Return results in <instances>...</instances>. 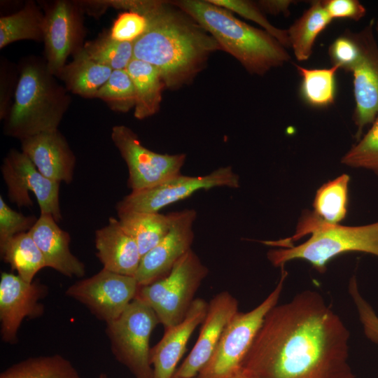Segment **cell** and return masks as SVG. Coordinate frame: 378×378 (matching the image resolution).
Returning <instances> with one entry per match:
<instances>
[{
    "mask_svg": "<svg viewBox=\"0 0 378 378\" xmlns=\"http://www.w3.org/2000/svg\"><path fill=\"white\" fill-rule=\"evenodd\" d=\"M50 214H41L28 232L41 251L46 267L69 276L82 277L84 264L70 251L71 237Z\"/></svg>",
    "mask_w": 378,
    "mask_h": 378,
    "instance_id": "cell-19",
    "label": "cell"
},
{
    "mask_svg": "<svg viewBox=\"0 0 378 378\" xmlns=\"http://www.w3.org/2000/svg\"><path fill=\"white\" fill-rule=\"evenodd\" d=\"M34 216H27L11 209L0 196V247L14 236L29 232L36 223Z\"/></svg>",
    "mask_w": 378,
    "mask_h": 378,
    "instance_id": "cell-36",
    "label": "cell"
},
{
    "mask_svg": "<svg viewBox=\"0 0 378 378\" xmlns=\"http://www.w3.org/2000/svg\"><path fill=\"white\" fill-rule=\"evenodd\" d=\"M208 273V268L190 249L167 276L151 284L139 286L135 298L148 305L164 329L168 328L184 319Z\"/></svg>",
    "mask_w": 378,
    "mask_h": 378,
    "instance_id": "cell-6",
    "label": "cell"
},
{
    "mask_svg": "<svg viewBox=\"0 0 378 378\" xmlns=\"http://www.w3.org/2000/svg\"><path fill=\"white\" fill-rule=\"evenodd\" d=\"M44 13L29 1L18 12L0 18V49L20 40L43 39Z\"/></svg>",
    "mask_w": 378,
    "mask_h": 378,
    "instance_id": "cell-26",
    "label": "cell"
},
{
    "mask_svg": "<svg viewBox=\"0 0 378 378\" xmlns=\"http://www.w3.org/2000/svg\"><path fill=\"white\" fill-rule=\"evenodd\" d=\"M95 247L104 269L135 276L142 256L136 243L118 219L110 218L106 225L95 232Z\"/></svg>",
    "mask_w": 378,
    "mask_h": 378,
    "instance_id": "cell-20",
    "label": "cell"
},
{
    "mask_svg": "<svg viewBox=\"0 0 378 378\" xmlns=\"http://www.w3.org/2000/svg\"><path fill=\"white\" fill-rule=\"evenodd\" d=\"M216 187L237 188L239 177L230 166L219 167L204 176L180 174L153 187L132 191L117 204L116 209L117 211L158 212L197 190Z\"/></svg>",
    "mask_w": 378,
    "mask_h": 378,
    "instance_id": "cell-9",
    "label": "cell"
},
{
    "mask_svg": "<svg viewBox=\"0 0 378 378\" xmlns=\"http://www.w3.org/2000/svg\"><path fill=\"white\" fill-rule=\"evenodd\" d=\"M1 168L11 202L19 207L33 206L31 192L37 200L41 214H50L57 223L61 220L59 183L43 176L26 154L15 149L5 157Z\"/></svg>",
    "mask_w": 378,
    "mask_h": 378,
    "instance_id": "cell-11",
    "label": "cell"
},
{
    "mask_svg": "<svg viewBox=\"0 0 378 378\" xmlns=\"http://www.w3.org/2000/svg\"><path fill=\"white\" fill-rule=\"evenodd\" d=\"M112 71L108 66L91 58L83 47L64 66L58 78L68 91L85 98H95Z\"/></svg>",
    "mask_w": 378,
    "mask_h": 378,
    "instance_id": "cell-22",
    "label": "cell"
},
{
    "mask_svg": "<svg viewBox=\"0 0 378 378\" xmlns=\"http://www.w3.org/2000/svg\"><path fill=\"white\" fill-rule=\"evenodd\" d=\"M169 215L171 225L168 232L141 257L134 276L140 286L151 284L167 276L176 262L191 249L196 211L184 209Z\"/></svg>",
    "mask_w": 378,
    "mask_h": 378,
    "instance_id": "cell-14",
    "label": "cell"
},
{
    "mask_svg": "<svg viewBox=\"0 0 378 378\" xmlns=\"http://www.w3.org/2000/svg\"><path fill=\"white\" fill-rule=\"evenodd\" d=\"M348 292L355 305L365 337L378 344V316L360 293L355 276L349 280Z\"/></svg>",
    "mask_w": 378,
    "mask_h": 378,
    "instance_id": "cell-37",
    "label": "cell"
},
{
    "mask_svg": "<svg viewBox=\"0 0 378 378\" xmlns=\"http://www.w3.org/2000/svg\"><path fill=\"white\" fill-rule=\"evenodd\" d=\"M267 252L274 267H282L293 260L309 262L320 273L325 272L334 258L349 252H363L378 257V221L365 225L344 226L329 224L306 211L295 233L290 237L270 240Z\"/></svg>",
    "mask_w": 378,
    "mask_h": 378,
    "instance_id": "cell-3",
    "label": "cell"
},
{
    "mask_svg": "<svg viewBox=\"0 0 378 378\" xmlns=\"http://www.w3.org/2000/svg\"><path fill=\"white\" fill-rule=\"evenodd\" d=\"M375 29H376L377 33L378 34V20L377 21V23H376V25H375Z\"/></svg>",
    "mask_w": 378,
    "mask_h": 378,
    "instance_id": "cell-44",
    "label": "cell"
},
{
    "mask_svg": "<svg viewBox=\"0 0 378 378\" xmlns=\"http://www.w3.org/2000/svg\"><path fill=\"white\" fill-rule=\"evenodd\" d=\"M290 0H263L257 4L260 8L272 15H289V7L293 4Z\"/></svg>",
    "mask_w": 378,
    "mask_h": 378,
    "instance_id": "cell-41",
    "label": "cell"
},
{
    "mask_svg": "<svg viewBox=\"0 0 378 378\" xmlns=\"http://www.w3.org/2000/svg\"><path fill=\"white\" fill-rule=\"evenodd\" d=\"M95 98L104 101L115 111L126 113L134 108L136 96L132 80L126 71L113 70Z\"/></svg>",
    "mask_w": 378,
    "mask_h": 378,
    "instance_id": "cell-33",
    "label": "cell"
},
{
    "mask_svg": "<svg viewBox=\"0 0 378 378\" xmlns=\"http://www.w3.org/2000/svg\"><path fill=\"white\" fill-rule=\"evenodd\" d=\"M83 49L96 62L113 70L126 69L134 58V42H120L104 33L84 44Z\"/></svg>",
    "mask_w": 378,
    "mask_h": 378,
    "instance_id": "cell-32",
    "label": "cell"
},
{
    "mask_svg": "<svg viewBox=\"0 0 378 378\" xmlns=\"http://www.w3.org/2000/svg\"><path fill=\"white\" fill-rule=\"evenodd\" d=\"M139 286L134 276L103 268L69 286L66 295L85 305L98 319L108 323L120 316L135 298Z\"/></svg>",
    "mask_w": 378,
    "mask_h": 378,
    "instance_id": "cell-13",
    "label": "cell"
},
{
    "mask_svg": "<svg viewBox=\"0 0 378 378\" xmlns=\"http://www.w3.org/2000/svg\"><path fill=\"white\" fill-rule=\"evenodd\" d=\"M111 139L127 164L132 191L153 187L180 174L186 161L184 153L161 154L148 149L125 125L113 126Z\"/></svg>",
    "mask_w": 378,
    "mask_h": 378,
    "instance_id": "cell-10",
    "label": "cell"
},
{
    "mask_svg": "<svg viewBox=\"0 0 378 378\" xmlns=\"http://www.w3.org/2000/svg\"><path fill=\"white\" fill-rule=\"evenodd\" d=\"M271 293L253 309L238 311L225 327L209 361L195 378H229L243 368L244 360L267 314L278 304L288 272L284 267Z\"/></svg>",
    "mask_w": 378,
    "mask_h": 378,
    "instance_id": "cell-7",
    "label": "cell"
},
{
    "mask_svg": "<svg viewBox=\"0 0 378 378\" xmlns=\"http://www.w3.org/2000/svg\"><path fill=\"white\" fill-rule=\"evenodd\" d=\"M118 216L120 225L134 239L141 256L164 238L171 225L169 214L118 211Z\"/></svg>",
    "mask_w": 378,
    "mask_h": 378,
    "instance_id": "cell-25",
    "label": "cell"
},
{
    "mask_svg": "<svg viewBox=\"0 0 378 378\" xmlns=\"http://www.w3.org/2000/svg\"><path fill=\"white\" fill-rule=\"evenodd\" d=\"M332 20L321 1H313L309 8L290 26L287 29L290 47L298 61L309 59L316 38Z\"/></svg>",
    "mask_w": 378,
    "mask_h": 378,
    "instance_id": "cell-24",
    "label": "cell"
},
{
    "mask_svg": "<svg viewBox=\"0 0 378 378\" xmlns=\"http://www.w3.org/2000/svg\"><path fill=\"white\" fill-rule=\"evenodd\" d=\"M189 15L250 74L262 76L290 59L286 48L265 30L250 26L208 0L172 1Z\"/></svg>",
    "mask_w": 378,
    "mask_h": 378,
    "instance_id": "cell-5",
    "label": "cell"
},
{
    "mask_svg": "<svg viewBox=\"0 0 378 378\" xmlns=\"http://www.w3.org/2000/svg\"><path fill=\"white\" fill-rule=\"evenodd\" d=\"M0 378H82L66 358L59 354L31 357L13 364Z\"/></svg>",
    "mask_w": 378,
    "mask_h": 378,
    "instance_id": "cell-31",
    "label": "cell"
},
{
    "mask_svg": "<svg viewBox=\"0 0 378 378\" xmlns=\"http://www.w3.org/2000/svg\"><path fill=\"white\" fill-rule=\"evenodd\" d=\"M17 88L5 118L4 133L21 139L58 130L71 104L67 89L49 71L45 59L29 56L18 67Z\"/></svg>",
    "mask_w": 378,
    "mask_h": 378,
    "instance_id": "cell-4",
    "label": "cell"
},
{
    "mask_svg": "<svg viewBox=\"0 0 378 378\" xmlns=\"http://www.w3.org/2000/svg\"><path fill=\"white\" fill-rule=\"evenodd\" d=\"M353 74L355 108L353 120L357 130L356 138H361L363 129L378 115V46L374 41L362 62Z\"/></svg>",
    "mask_w": 378,
    "mask_h": 378,
    "instance_id": "cell-21",
    "label": "cell"
},
{
    "mask_svg": "<svg viewBox=\"0 0 378 378\" xmlns=\"http://www.w3.org/2000/svg\"><path fill=\"white\" fill-rule=\"evenodd\" d=\"M147 27L146 18L136 12L125 11L115 20L108 34L110 37L120 42H134Z\"/></svg>",
    "mask_w": 378,
    "mask_h": 378,
    "instance_id": "cell-38",
    "label": "cell"
},
{
    "mask_svg": "<svg viewBox=\"0 0 378 378\" xmlns=\"http://www.w3.org/2000/svg\"><path fill=\"white\" fill-rule=\"evenodd\" d=\"M111 6L144 15L147 27L134 42V58L155 66L169 89L190 81L211 53L221 50L216 40L172 1H104Z\"/></svg>",
    "mask_w": 378,
    "mask_h": 378,
    "instance_id": "cell-2",
    "label": "cell"
},
{
    "mask_svg": "<svg viewBox=\"0 0 378 378\" xmlns=\"http://www.w3.org/2000/svg\"><path fill=\"white\" fill-rule=\"evenodd\" d=\"M208 306L204 300L195 299L184 319L164 329L161 340L150 351L153 378L173 377L192 332L206 316Z\"/></svg>",
    "mask_w": 378,
    "mask_h": 378,
    "instance_id": "cell-17",
    "label": "cell"
},
{
    "mask_svg": "<svg viewBox=\"0 0 378 378\" xmlns=\"http://www.w3.org/2000/svg\"><path fill=\"white\" fill-rule=\"evenodd\" d=\"M341 162L351 167L370 169L378 174V115L370 130L342 158Z\"/></svg>",
    "mask_w": 378,
    "mask_h": 378,
    "instance_id": "cell-34",
    "label": "cell"
},
{
    "mask_svg": "<svg viewBox=\"0 0 378 378\" xmlns=\"http://www.w3.org/2000/svg\"><path fill=\"white\" fill-rule=\"evenodd\" d=\"M229 378H258L255 374H253L250 371L247 370L245 368H242L241 370L233 374Z\"/></svg>",
    "mask_w": 378,
    "mask_h": 378,
    "instance_id": "cell-42",
    "label": "cell"
},
{
    "mask_svg": "<svg viewBox=\"0 0 378 378\" xmlns=\"http://www.w3.org/2000/svg\"><path fill=\"white\" fill-rule=\"evenodd\" d=\"M43 9L45 59L50 73L59 77L69 56L84 46L83 10L78 1L67 0L49 3Z\"/></svg>",
    "mask_w": 378,
    "mask_h": 378,
    "instance_id": "cell-12",
    "label": "cell"
},
{
    "mask_svg": "<svg viewBox=\"0 0 378 378\" xmlns=\"http://www.w3.org/2000/svg\"><path fill=\"white\" fill-rule=\"evenodd\" d=\"M46 292V286L38 281L27 282L18 275L1 273L0 321L4 342L14 343L22 320L25 317H37L43 313V306L39 300Z\"/></svg>",
    "mask_w": 378,
    "mask_h": 378,
    "instance_id": "cell-16",
    "label": "cell"
},
{
    "mask_svg": "<svg viewBox=\"0 0 378 378\" xmlns=\"http://www.w3.org/2000/svg\"><path fill=\"white\" fill-rule=\"evenodd\" d=\"M350 177L343 174L323 183L316 191L313 214L321 221L340 224L346 216Z\"/></svg>",
    "mask_w": 378,
    "mask_h": 378,
    "instance_id": "cell-30",
    "label": "cell"
},
{
    "mask_svg": "<svg viewBox=\"0 0 378 378\" xmlns=\"http://www.w3.org/2000/svg\"><path fill=\"white\" fill-rule=\"evenodd\" d=\"M301 77L299 92L308 106L323 108L335 104L337 94L336 74L340 68L309 69L294 64Z\"/></svg>",
    "mask_w": 378,
    "mask_h": 378,
    "instance_id": "cell-27",
    "label": "cell"
},
{
    "mask_svg": "<svg viewBox=\"0 0 378 378\" xmlns=\"http://www.w3.org/2000/svg\"><path fill=\"white\" fill-rule=\"evenodd\" d=\"M373 20L358 32L346 30L337 36L328 48L332 65L337 66L345 72L352 73L363 60L368 48L375 41Z\"/></svg>",
    "mask_w": 378,
    "mask_h": 378,
    "instance_id": "cell-29",
    "label": "cell"
},
{
    "mask_svg": "<svg viewBox=\"0 0 378 378\" xmlns=\"http://www.w3.org/2000/svg\"><path fill=\"white\" fill-rule=\"evenodd\" d=\"M0 66V118L5 120L12 106L10 101L14 97L18 78L17 69L5 58L1 59Z\"/></svg>",
    "mask_w": 378,
    "mask_h": 378,
    "instance_id": "cell-39",
    "label": "cell"
},
{
    "mask_svg": "<svg viewBox=\"0 0 378 378\" xmlns=\"http://www.w3.org/2000/svg\"><path fill=\"white\" fill-rule=\"evenodd\" d=\"M126 71L135 91L134 117L142 120L155 115L160 108L162 90L165 88L160 72L149 63L135 58Z\"/></svg>",
    "mask_w": 378,
    "mask_h": 378,
    "instance_id": "cell-23",
    "label": "cell"
},
{
    "mask_svg": "<svg viewBox=\"0 0 378 378\" xmlns=\"http://www.w3.org/2000/svg\"><path fill=\"white\" fill-rule=\"evenodd\" d=\"M21 151L46 177L70 183L76 167V155L59 130L42 132L20 140Z\"/></svg>",
    "mask_w": 378,
    "mask_h": 378,
    "instance_id": "cell-18",
    "label": "cell"
},
{
    "mask_svg": "<svg viewBox=\"0 0 378 378\" xmlns=\"http://www.w3.org/2000/svg\"><path fill=\"white\" fill-rule=\"evenodd\" d=\"M349 331L314 290L267 314L244 360L258 378H354Z\"/></svg>",
    "mask_w": 378,
    "mask_h": 378,
    "instance_id": "cell-1",
    "label": "cell"
},
{
    "mask_svg": "<svg viewBox=\"0 0 378 378\" xmlns=\"http://www.w3.org/2000/svg\"><path fill=\"white\" fill-rule=\"evenodd\" d=\"M238 311L239 302L228 291L213 297L197 340L172 378H195L198 375L213 356L225 327Z\"/></svg>",
    "mask_w": 378,
    "mask_h": 378,
    "instance_id": "cell-15",
    "label": "cell"
},
{
    "mask_svg": "<svg viewBox=\"0 0 378 378\" xmlns=\"http://www.w3.org/2000/svg\"><path fill=\"white\" fill-rule=\"evenodd\" d=\"M322 5L330 18L358 21L366 14L365 7L358 0H324Z\"/></svg>",
    "mask_w": 378,
    "mask_h": 378,
    "instance_id": "cell-40",
    "label": "cell"
},
{
    "mask_svg": "<svg viewBox=\"0 0 378 378\" xmlns=\"http://www.w3.org/2000/svg\"><path fill=\"white\" fill-rule=\"evenodd\" d=\"M0 251L4 260L27 282H32L36 274L46 267L41 251L28 232L10 239Z\"/></svg>",
    "mask_w": 378,
    "mask_h": 378,
    "instance_id": "cell-28",
    "label": "cell"
},
{
    "mask_svg": "<svg viewBox=\"0 0 378 378\" xmlns=\"http://www.w3.org/2000/svg\"><path fill=\"white\" fill-rule=\"evenodd\" d=\"M97 378H109L106 374L102 373L99 374V376Z\"/></svg>",
    "mask_w": 378,
    "mask_h": 378,
    "instance_id": "cell-43",
    "label": "cell"
},
{
    "mask_svg": "<svg viewBox=\"0 0 378 378\" xmlns=\"http://www.w3.org/2000/svg\"><path fill=\"white\" fill-rule=\"evenodd\" d=\"M159 323L155 312L135 298L118 318L106 323L113 354L135 378H153L149 342Z\"/></svg>",
    "mask_w": 378,
    "mask_h": 378,
    "instance_id": "cell-8",
    "label": "cell"
},
{
    "mask_svg": "<svg viewBox=\"0 0 378 378\" xmlns=\"http://www.w3.org/2000/svg\"><path fill=\"white\" fill-rule=\"evenodd\" d=\"M210 3L224 8L232 13L248 19L261 26L285 48L290 47L287 30L272 25L263 14L257 3L246 0H208Z\"/></svg>",
    "mask_w": 378,
    "mask_h": 378,
    "instance_id": "cell-35",
    "label": "cell"
}]
</instances>
